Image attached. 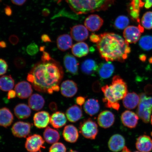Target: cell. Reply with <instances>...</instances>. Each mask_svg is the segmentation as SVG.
<instances>
[{"label":"cell","mask_w":152,"mask_h":152,"mask_svg":"<svg viewBox=\"0 0 152 152\" xmlns=\"http://www.w3.org/2000/svg\"><path fill=\"white\" fill-rule=\"evenodd\" d=\"M79 130L84 137L91 140L95 139L98 132L97 124L90 118L81 121L79 125Z\"/></svg>","instance_id":"5"},{"label":"cell","mask_w":152,"mask_h":152,"mask_svg":"<svg viewBox=\"0 0 152 152\" xmlns=\"http://www.w3.org/2000/svg\"><path fill=\"white\" fill-rule=\"evenodd\" d=\"M31 128V124L29 123L19 121L13 125L11 131L16 137L26 138L30 134Z\"/></svg>","instance_id":"10"},{"label":"cell","mask_w":152,"mask_h":152,"mask_svg":"<svg viewBox=\"0 0 152 152\" xmlns=\"http://www.w3.org/2000/svg\"><path fill=\"white\" fill-rule=\"evenodd\" d=\"M66 148L61 142H56L53 144L49 148V152H66Z\"/></svg>","instance_id":"39"},{"label":"cell","mask_w":152,"mask_h":152,"mask_svg":"<svg viewBox=\"0 0 152 152\" xmlns=\"http://www.w3.org/2000/svg\"><path fill=\"white\" fill-rule=\"evenodd\" d=\"M98 66L95 60L88 59L82 63L81 68L82 71L85 75L94 76L97 73Z\"/></svg>","instance_id":"24"},{"label":"cell","mask_w":152,"mask_h":152,"mask_svg":"<svg viewBox=\"0 0 152 152\" xmlns=\"http://www.w3.org/2000/svg\"><path fill=\"white\" fill-rule=\"evenodd\" d=\"M8 67V64L6 61L3 59L0 58V76L7 73Z\"/></svg>","instance_id":"42"},{"label":"cell","mask_w":152,"mask_h":152,"mask_svg":"<svg viewBox=\"0 0 152 152\" xmlns=\"http://www.w3.org/2000/svg\"><path fill=\"white\" fill-rule=\"evenodd\" d=\"M111 85L113 94L117 100L123 99L128 93L126 83L118 75L114 76Z\"/></svg>","instance_id":"6"},{"label":"cell","mask_w":152,"mask_h":152,"mask_svg":"<svg viewBox=\"0 0 152 152\" xmlns=\"http://www.w3.org/2000/svg\"><path fill=\"white\" fill-rule=\"evenodd\" d=\"M5 12L6 14L8 16H11L12 13V10L10 7L8 6L6 7L5 9Z\"/></svg>","instance_id":"53"},{"label":"cell","mask_w":152,"mask_h":152,"mask_svg":"<svg viewBox=\"0 0 152 152\" xmlns=\"http://www.w3.org/2000/svg\"><path fill=\"white\" fill-rule=\"evenodd\" d=\"M45 140L39 134H34L26 139L25 148L28 151L35 152L40 151L41 148H45Z\"/></svg>","instance_id":"8"},{"label":"cell","mask_w":152,"mask_h":152,"mask_svg":"<svg viewBox=\"0 0 152 152\" xmlns=\"http://www.w3.org/2000/svg\"><path fill=\"white\" fill-rule=\"evenodd\" d=\"M72 10L77 15L105 11L115 3V0H66Z\"/></svg>","instance_id":"3"},{"label":"cell","mask_w":152,"mask_h":152,"mask_svg":"<svg viewBox=\"0 0 152 152\" xmlns=\"http://www.w3.org/2000/svg\"><path fill=\"white\" fill-rule=\"evenodd\" d=\"M96 47L101 57L107 62H124L131 52L129 43L118 34H101Z\"/></svg>","instance_id":"2"},{"label":"cell","mask_w":152,"mask_h":152,"mask_svg":"<svg viewBox=\"0 0 152 152\" xmlns=\"http://www.w3.org/2000/svg\"><path fill=\"white\" fill-rule=\"evenodd\" d=\"M45 49V47L44 46H42L41 47H40V50L41 51H42V52H44V51Z\"/></svg>","instance_id":"57"},{"label":"cell","mask_w":152,"mask_h":152,"mask_svg":"<svg viewBox=\"0 0 152 152\" xmlns=\"http://www.w3.org/2000/svg\"><path fill=\"white\" fill-rule=\"evenodd\" d=\"M140 101V96L136 93H128L123 99L124 106L127 109H134L138 106Z\"/></svg>","instance_id":"23"},{"label":"cell","mask_w":152,"mask_h":152,"mask_svg":"<svg viewBox=\"0 0 152 152\" xmlns=\"http://www.w3.org/2000/svg\"><path fill=\"white\" fill-rule=\"evenodd\" d=\"M50 116L47 112L42 111L38 112L34 115V125L39 129L46 128L50 123Z\"/></svg>","instance_id":"19"},{"label":"cell","mask_w":152,"mask_h":152,"mask_svg":"<svg viewBox=\"0 0 152 152\" xmlns=\"http://www.w3.org/2000/svg\"><path fill=\"white\" fill-rule=\"evenodd\" d=\"M43 136L45 142L49 144L56 143L60 139V135L58 131L49 126L45 129Z\"/></svg>","instance_id":"33"},{"label":"cell","mask_w":152,"mask_h":152,"mask_svg":"<svg viewBox=\"0 0 152 152\" xmlns=\"http://www.w3.org/2000/svg\"><path fill=\"white\" fill-rule=\"evenodd\" d=\"M88 30L83 25H77L72 27L70 33L72 38L77 42L83 41L88 38L89 35Z\"/></svg>","instance_id":"13"},{"label":"cell","mask_w":152,"mask_h":152,"mask_svg":"<svg viewBox=\"0 0 152 152\" xmlns=\"http://www.w3.org/2000/svg\"><path fill=\"white\" fill-rule=\"evenodd\" d=\"M98 123L102 128L107 129L113 126L115 121V117L111 112L105 110L100 113L97 118Z\"/></svg>","instance_id":"15"},{"label":"cell","mask_w":152,"mask_h":152,"mask_svg":"<svg viewBox=\"0 0 152 152\" xmlns=\"http://www.w3.org/2000/svg\"><path fill=\"white\" fill-rule=\"evenodd\" d=\"M83 112L81 108L77 105H74L68 108L66 112V116L70 122L75 123L82 117Z\"/></svg>","instance_id":"25"},{"label":"cell","mask_w":152,"mask_h":152,"mask_svg":"<svg viewBox=\"0 0 152 152\" xmlns=\"http://www.w3.org/2000/svg\"><path fill=\"white\" fill-rule=\"evenodd\" d=\"M115 67L111 62H102L98 66L97 73L102 80L109 78L113 75Z\"/></svg>","instance_id":"20"},{"label":"cell","mask_w":152,"mask_h":152,"mask_svg":"<svg viewBox=\"0 0 152 152\" xmlns=\"http://www.w3.org/2000/svg\"><path fill=\"white\" fill-rule=\"evenodd\" d=\"M15 85V81L11 75H4L0 77V88L4 91L12 90Z\"/></svg>","instance_id":"35"},{"label":"cell","mask_w":152,"mask_h":152,"mask_svg":"<svg viewBox=\"0 0 152 152\" xmlns=\"http://www.w3.org/2000/svg\"><path fill=\"white\" fill-rule=\"evenodd\" d=\"M85 101V97L79 96L77 97L76 99V102L77 104L81 106L83 104H84Z\"/></svg>","instance_id":"46"},{"label":"cell","mask_w":152,"mask_h":152,"mask_svg":"<svg viewBox=\"0 0 152 152\" xmlns=\"http://www.w3.org/2000/svg\"><path fill=\"white\" fill-rule=\"evenodd\" d=\"M139 152V151H135V152Z\"/></svg>","instance_id":"60"},{"label":"cell","mask_w":152,"mask_h":152,"mask_svg":"<svg viewBox=\"0 0 152 152\" xmlns=\"http://www.w3.org/2000/svg\"><path fill=\"white\" fill-rule=\"evenodd\" d=\"M83 109L85 113L91 116L96 115L100 110V104L98 101L94 99H88L85 102Z\"/></svg>","instance_id":"30"},{"label":"cell","mask_w":152,"mask_h":152,"mask_svg":"<svg viewBox=\"0 0 152 152\" xmlns=\"http://www.w3.org/2000/svg\"><path fill=\"white\" fill-rule=\"evenodd\" d=\"M50 123L55 128H61L66 124V117L64 114L62 112H56L51 115Z\"/></svg>","instance_id":"29"},{"label":"cell","mask_w":152,"mask_h":152,"mask_svg":"<svg viewBox=\"0 0 152 152\" xmlns=\"http://www.w3.org/2000/svg\"><path fill=\"white\" fill-rule=\"evenodd\" d=\"M144 5V2L142 0H132L129 7L130 14L134 19L139 22V19L140 9Z\"/></svg>","instance_id":"34"},{"label":"cell","mask_w":152,"mask_h":152,"mask_svg":"<svg viewBox=\"0 0 152 152\" xmlns=\"http://www.w3.org/2000/svg\"><path fill=\"white\" fill-rule=\"evenodd\" d=\"M129 23V19L128 17L121 15L118 16L115 19L114 23V26L115 28L117 29H125L128 27Z\"/></svg>","instance_id":"37"},{"label":"cell","mask_w":152,"mask_h":152,"mask_svg":"<svg viewBox=\"0 0 152 152\" xmlns=\"http://www.w3.org/2000/svg\"><path fill=\"white\" fill-rule=\"evenodd\" d=\"M42 40L44 42H51V40L47 34H43L41 37Z\"/></svg>","instance_id":"51"},{"label":"cell","mask_w":152,"mask_h":152,"mask_svg":"<svg viewBox=\"0 0 152 152\" xmlns=\"http://www.w3.org/2000/svg\"><path fill=\"white\" fill-rule=\"evenodd\" d=\"M143 31V28L141 26H129L123 32L124 37L129 43H136L140 39L141 33Z\"/></svg>","instance_id":"9"},{"label":"cell","mask_w":152,"mask_h":152,"mask_svg":"<svg viewBox=\"0 0 152 152\" xmlns=\"http://www.w3.org/2000/svg\"><path fill=\"white\" fill-rule=\"evenodd\" d=\"M125 140L121 135H113L110 138L108 142V147L110 151L117 152L121 151L125 147Z\"/></svg>","instance_id":"18"},{"label":"cell","mask_w":152,"mask_h":152,"mask_svg":"<svg viewBox=\"0 0 152 152\" xmlns=\"http://www.w3.org/2000/svg\"><path fill=\"white\" fill-rule=\"evenodd\" d=\"M141 23L146 29H152V12L148 11L144 14L142 18Z\"/></svg>","instance_id":"38"},{"label":"cell","mask_w":152,"mask_h":152,"mask_svg":"<svg viewBox=\"0 0 152 152\" xmlns=\"http://www.w3.org/2000/svg\"><path fill=\"white\" fill-rule=\"evenodd\" d=\"M104 20L98 15L92 14L89 15L85 19V26L89 31L92 32L98 31L104 23Z\"/></svg>","instance_id":"11"},{"label":"cell","mask_w":152,"mask_h":152,"mask_svg":"<svg viewBox=\"0 0 152 152\" xmlns=\"http://www.w3.org/2000/svg\"><path fill=\"white\" fill-rule=\"evenodd\" d=\"M11 1L15 5L21 6L23 5L26 2V0H11Z\"/></svg>","instance_id":"50"},{"label":"cell","mask_w":152,"mask_h":152,"mask_svg":"<svg viewBox=\"0 0 152 152\" xmlns=\"http://www.w3.org/2000/svg\"><path fill=\"white\" fill-rule=\"evenodd\" d=\"M49 11L48 9H45L43 10L42 11V14L44 16H48V15L49 14Z\"/></svg>","instance_id":"54"},{"label":"cell","mask_w":152,"mask_h":152,"mask_svg":"<svg viewBox=\"0 0 152 152\" xmlns=\"http://www.w3.org/2000/svg\"><path fill=\"white\" fill-rule=\"evenodd\" d=\"M16 94L15 91L11 90L9 91L7 95V99H12L16 97Z\"/></svg>","instance_id":"48"},{"label":"cell","mask_w":152,"mask_h":152,"mask_svg":"<svg viewBox=\"0 0 152 152\" xmlns=\"http://www.w3.org/2000/svg\"><path fill=\"white\" fill-rule=\"evenodd\" d=\"M57 45L60 50L64 52L73 46L72 37L68 34H63L59 36L57 39Z\"/></svg>","instance_id":"27"},{"label":"cell","mask_w":152,"mask_h":152,"mask_svg":"<svg viewBox=\"0 0 152 152\" xmlns=\"http://www.w3.org/2000/svg\"><path fill=\"white\" fill-rule=\"evenodd\" d=\"M9 40L13 45H16L19 42V39L18 37L15 35H12L9 37Z\"/></svg>","instance_id":"47"},{"label":"cell","mask_w":152,"mask_h":152,"mask_svg":"<svg viewBox=\"0 0 152 152\" xmlns=\"http://www.w3.org/2000/svg\"><path fill=\"white\" fill-rule=\"evenodd\" d=\"M102 90L104 95L103 102L105 103L106 107L118 111L120 104L113 94L111 85L104 86L102 87Z\"/></svg>","instance_id":"7"},{"label":"cell","mask_w":152,"mask_h":152,"mask_svg":"<svg viewBox=\"0 0 152 152\" xmlns=\"http://www.w3.org/2000/svg\"><path fill=\"white\" fill-rule=\"evenodd\" d=\"M26 52L28 55L34 56L39 52V48L38 45L35 43L30 44L26 48Z\"/></svg>","instance_id":"40"},{"label":"cell","mask_w":152,"mask_h":152,"mask_svg":"<svg viewBox=\"0 0 152 152\" xmlns=\"http://www.w3.org/2000/svg\"><path fill=\"white\" fill-rule=\"evenodd\" d=\"M13 120V114L8 108L0 109V126L7 128L12 124Z\"/></svg>","instance_id":"28"},{"label":"cell","mask_w":152,"mask_h":152,"mask_svg":"<svg viewBox=\"0 0 152 152\" xmlns=\"http://www.w3.org/2000/svg\"><path fill=\"white\" fill-rule=\"evenodd\" d=\"M138 116L132 111L126 110L121 114V122L125 126L130 128H134L137 125L139 120Z\"/></svg>","instance_id":"16"},{"label":"cell","mask_w":152,"mask_h":152,"mask_svg":"<svg viewBox=\"0 0 152 152\" xmlns=\"http://www.w3.org/2000/svg\"></svg>","instance_id":"61"},{"label":"cell","mask_w":152,"mask_h":152,"mask_svg":"<svg viewBox=\"0 0 152 152\" xmlns=\"http://www.w3.org/2000/svg\"><path fill=\"white\" fill-rule=\"evenodd\" d=\"M45 100L43 97L39 94H35L31 95L28 100V104L30 108L34 111L41 110L45 104Z\"/></svg>","instance_id":"26"},{"label":"cell","mask_w":152,"mask_h":152,"mask_svg":"<svg viewBox=\"0 0 152 152\" xmlns=\"http://www.w3.org/2000/svg\"><path fill=\"white\" fill-rule=\"evenodd\" d=\"M63 136L66 141L70 143H75L79 138L78 131L73 125H67L64 128Z\"/></svg>","instance_id":"21"},{"label":"cell","mask_w":152,"mask_h":152,"mask_svg":"<svg viewBox=\"0 0 152 152\" xmlns=\"http://www.w3.org/2000/svg\"><path fill=\"white\" fill-rule=\"evenodd\" d=\"M64 75L59 63L52 58L49 61L41 60L36 64L28 74L27 80L38 92L52 94L53 88L59 86Z\"/></svg>","instance_id":"1"},{"label":"cell","mask_w":152,"mask_h":152,"mask_svg":"<svg viewBox=\"0 0 152 152\" xmlns=\"http://www.w3.org/2000/svg\"><path fill=\"white\" fill-rule=\"evenodd\" d=\"M102 85L99 81H96L93 83L92 88L94 92H99L101 90H102Z\"/></svg>","instance_id":"43"},{"label":"cell","mask_w":152,"mask_h":152,"mask_svg":"<svg viewBox=\"0 0 152 152\" xmlns=\"http://www.w3.org/2000/svg\"><path fill=\"white\" fill-rule=\"evenodd\" d=\"M50 54L44 51L42 56L41 57V61H50L52 59Z\"/></svg>","instance_id":"45"},{"label":"cell","mask_w":152,"mask_h":152,"mask_svg":"<svg viewBox=\"0 0 152 152\" xmlns=\"http://www.w3.org/2000/svg\"><path fill=\"white\" fill-rule=\"evenodd\" d=\"M121 152H131L130 150H129L128 148L125 147L122 150V151Z\"/></svg>","instance_id":"56"},{"label":"cell","mask_w":152,"mask_h":152,"mask_svg":"<svg viewBox=\"0 0 152 152\" xmlns=\"http://www.w3.org/2000/svg\"><path fill=\"white\" fill-rule=\"evenodd\" d=\"M7 47V44L4 41L0 42V47L1 48H5Z\"/></svg>","instance_id":"55"},{"label":"cell","mask_w":152,"mask_h":152,"mask_svg":"<svg viewBox=\"0 0 152 152\" xmlns=\"http://www.w3.org/2000/svg\"><path fill=\"white\" fill-rule=\"evenodd\" d=\"M14 64L16 68L18 69H22L26 66V62L25 60L22 57H17L15 59Z\"/></svg>","instance_id":"41"},{"label":"cell","mask_w":152,"mask_h":152,"mask_svg":"<svg viewBox=\"0 0 152 152\" xmlns=\"http://www.w3.org/2000/svg\"><path fill=\"white\" fill-rule=\"evenodd\" d=\"M68 152H77V151H73V150H70V151H68Z\"/></svg>","instance_id":"58"},{"label":"cell","mask_w":152,"mask_h":152,"mask_svg":"<svg viewBox=\"0 0 152 152\" xmlns=\"http://www.w3.org/2000/svg\"><path fill=\"white\" fill-rule=\"evenodd\" d=\"M136 146L140 152H150L152 150V140L149 136L143 135L137 138Z\"/></svg>","instance_id":"22"},{"label":"cell","mask_w":152,"mask_h":152,"mask_svg":"<svg viewBox=\"0 0 152 152\" xmlns=\"http://www.w3.org/2000/svg\"><path fill=\"white\" fill-rule=\"evenodd\" d=\"M64 64L68 73L75 75L78 74L79 64L75 56L67 53L64 57Z\"/></svg>","instance_id":"12"},{"label":"cell","mask_w":152,"mask_h":152,"mask_svg":"<svg viewBox=\"0 0 152 152\" xmlns=\"http://www.w3.org/2000/svg\"><path fill=\"white\" fill-rule=\"evenodd\" d=\"M14 112L15 115L19 119L27 118L31 114V110L29 106L23 103L17 104L14 108Z\"/></svg>","instance_id":"32"},{"label":"cell","mask_w":152,"mask_h":152,"mask_svg":"<svg viewBox=\"0 0 152 152\" xmlns=\"http://www.w3.org/2000/svg\"><path fill=\"white\" fill-rule=\"evenodd\" d=\"M72 52L74 56L78 58H82L88 54L89 48L87 44L81 42L73 45Z\"/></svg>","instance_id":"31"},{"label":"cell","mask_w":152,"mask_h":152,"mask_svg":"<svg viewBox=\"0 0 152 152\" xmlns=\"http://www.w3.org/2000/svg\"><path fill=\"white\" fill-rule=\"evenodd\" d=\"M140 96L137 115L144 122L148 123L151 119L152 112V97L144 94H140Z\"/></svg>","instance_id":"4"},{"label":"cell","mask_w":152,"mask_h":152,"mask_svg":"<svg viewBox=\"0 0 152 152\" xmlns=\"http://www.w3.org/2000/svg\"><path fill=\"white\" fill-rule=\"evenodd\" d=\"M139 44L143 50L149 51L152 49V36L145 35L139 40Z\"/></svg>","instance_id":"36"},{"label":"cell","mask_w":152,"mask_h":152,"mask_svg":"<svg viewBox=\"0 0 152 152\" xmlns=\"http://www.w3.org/2000/svg\"><path fill=\"white\" fill-rule=\"evenodd\" d=\"M49 107L50 110L53 112H56L58 110V106L57 104L54 102H51L49 104Z\"/></svg>","instance_id":"49"},{"label":"cell","mask_w":152,"mask_h":152,"mask_svg":"<svg viewBox=\"0 0 152 152\" xmlns=\"http://www.w3.org/2000/svg\"><path fill=\"white\" fill-rule=\"evenodd\" d=\"M144 2L146 9H149L152 7V0H144Z\"/></svg>","instance_id":"52"},{"label":"cell","mask_w":152,"mask_h":152,"mask_svg":"<svg viewBox=\"0 0 152 152\" xmlns=\"http://www.w3.org/2000/svg\"><path fill=\"white\" fill-rule=\"evenodd\" d=\"M78 90L77 83L71 80L64 81L61 86V92L63 96L71 98L75 96Z\"/></svg>","instance_id":"17"},{"label":"cell","mask_w":152,"mask_h":152,"mask_svg":"<svg viewBox=\"0 0 152 152\" xmlns=\"http://www.w3.org/2000/svg\"><path fill=\"white\" fill-rule=\"evenodd\" d=\"M151 124L152 125V115L151 116Z\"/></svg>","instance_id":"59"},{"label":"cell","mask_w":152,"mask_h":152,"mask_svg":"<svg viewBox=\"0 0 152 152\" xmlns=\"http://www.w3.org/2000/svg\"><path fill=\"white\" fill-rule=\"evenodd\" d=\"M100 40L99 35H96L94 34H91L90 37V40L94 43H98Z\"/></svg>","instance_id":"44"},{"label":"cell","mask_w":152,"mask_h":152,"mask_svg":"<svg viewBox=\"0 0 152 152\" xmlns=\"http://www.w3.org/2000/svg\"><path fill=\"white\" fill-rule=\"evenodd\" d=\"M15 90L17 96L21 99H25L31 96L33 93L32 86L26 81H21L15 86Z\"/></svg>","instance_id":"14"}]
</instances>
